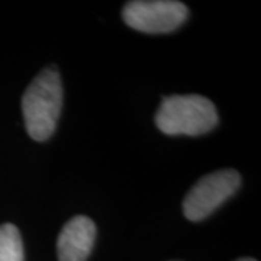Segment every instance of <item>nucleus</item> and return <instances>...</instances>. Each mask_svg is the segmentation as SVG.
Segmentation results:
<instances>
[{
  "label": "nucleus",
  "mask_w": 261,
  "mask_h": 261,
  "mask_svg": "<svg viewBox=\"0 0 261 261\" xmlns=\"http://www.w3.org/2000/svg\"><path fill=\"white\" fill-rule=\"evenodd\" d=\"M96 241V225L84 216L77 215L63 226L57 240L58 261H87Z\"/></svg>",
  "instance_id": "obj_5"
},
{
  "label": "nucleus",
  "mask_w": 261,
  "mask_h": 261,
  "mask_svg": "<svg viewBox=\"0 0 261 261\" xmlns=\"http://www.w3.org/2000/svg\"><path fill=\"white\" fill-rule=\"evenodd\" d=\"M215 105L199 94H174L164 97L155 113V125L166 135L199 137L218 125Z\"/></svg>",
  "instance_id": "obj_2"
},
{
  "label": "nucleus",
  "mask_w": 261,
  "mask_h": 261,
  "mask_svg": "<svg viewBox=\"0 0 261 261\" xmlns=\"http://www.w3.org/2000/svg\"><path fill=\"white\" fill-rule=\"evenodd\" d=\"M0 261H25L22 237L13 224L0 225Z\"/></svg>",
  "instance_id": "obj_6"
},
{
  "label": "nucleus",
  "mask_w": 261,
  "mask_h": 261,
  "mask_svg": "<svg viewBox=\"0 0 261 261\" xmlns=\"http://www.w3.org/2000/svg\"><path fill=\"white\" fill-rule=\"evenodd\" d=\"M189 16L185 3L177 0H134L122 9L125 23L144 34H170Z\"/></svg>",
  "instance_id": "obj_4"
},
{
  "label": "nucleus",
  "mask_w": 261,
  "mask_h": 261,
  "mask_svg": "<svg viewBox=\"0 0 261 261\" xmlns=\"http://www.w3.org/2000/svg\"><path fill=\"white\" fill-rule=\"evenodd\" d=\"M235 261H257V260H254V258H238V260H235Z\"/></svg>",
  "instance_id": "obj_7"
},
{
  "label": "nucleus",
  "mask_w": 261,
  "mask_h": 261,
  "mask_svg": "<svg viewBox=\"0 0 261 261\" xmlns=\"http://www.w3.org/2000/svg\"><path fill=\"white\" fill-rule=\"evenodd\" d=\"M63 83L56 67H45L22 96V115L29 137L38 142L49 140L63 108Z\"/></svg>",
  "instance_id": "obj_1"
},
{
  "label": "nucleus",
  "mask_w": 261,
  "mask_h": 261,
  "mask_svg": "<svg viewBox=\"0 0 261 261\" xmlns=\"http://www.w3.org/2000/svg\"><path fill=\"white\" fill-rule=\"evenodd\" d=\"M241 186V174L232 168L219 170L199 178L183 200V214L199 222L212 215Z\"/></svg>",
  "instance_id": "obj_3"
}]
</instances>
